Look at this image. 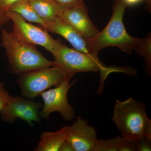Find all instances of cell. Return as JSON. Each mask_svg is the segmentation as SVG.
<instances>
[{"instance_id":"obj_18","label":"cell","mask_w":151,"mask_h":151,"mask_svg":"<svg viewBox=\"0 0 151 151\" xmlns=\"http://www.w3.org/2000/svg\"><path fill=\"white\" fill-rule=\"evenodd\" d=\"M11 95L4 88V84L0 82V112L7 104Z\"/></svg>"},{"instance_id":"obj_3","label":"cell","mask_w":151,"mask_h":151,"mask_svg":"<svg viewBox=\"0 0 151 151\" xmlns=\"http://www.w3.org/2000/svg\"><path fill=\"white\" fill-rule=\"evenodd\" d=\"M1 46L5 50L11 72L20 75L42 68L54 65L53 61L47 59L35 45L18 37L13 32L3 29Z\"/></svg>"},{"instance_id":"obj_10","label":"cell","mask_w":151,"mask_h":151,"mask_svg":"<svg viewBox=\"0 0 151 151\" xmlns=\"http://www.w3.org/2000/svg\"><path fill=\"white\" fill-rule=\"evenodd\" d=\"M67 140L74 151H92L98 139L95 128L86 119L78 117L72 125L68 126Z\"/></svg>"},{"instance_id":"obj_1","label":"cell","mask_w":151,"mask_h":151,"mask_svg":"<svg viewBox=\"0 0 151 151\" xmlns=\"http://www.w3.org/2000/svg\"><path fill=\"white\" fill-rule=\"evenodd\" d=\"M53 56L54 65L64 71L69 81L77 73L100 72V84L97 91L99 94L103 92L105 80L111 73L122 72L133 76L136 73V70L130 67H108L99 58L70 48L62 43Z\"/></svg>"},{"instance_id":"obj_4","label":"cell","mask_w":151,"mask_h":151,"mask_svg":"<svg viewBox=\"0 0 151 151\" xmlns=\"http://www.w3.org/2000/svg\"><path fill=\"white\" fill-rule=\"evenodd\" d=\"M112 120L125 139L142 137L151 139V119L147 115L145 105L133 97L116 100Z\"/></svg>"},{"instance_id":"obj_13","label":"cell","mask_w":151,"mask_h":151,"mask_svg":"<svg viewBox=\"0 0 151 151\" xmlns=\"http://www.w3.org/2000/svg\"><path fill=\"white\" fill-rule=\"evenodd\" d=\"M31 4L41 18L46 22L58 17L59 5L53 0H29Z\"/></svg>"},{"instance_id":"obj_8","label":"cell","mask_w":151,"mask_h":151,"mask_svg":"<svg viewBox=\"0 0 151 151\" xmlns=\"http://www.w3.org/2000/svg\"><path fill=\"white\" fill-rule=\"evenodd\" d=\"M42 105L40 102L11 95L7 104L0 114L3 120L7 123H12L19 119L32 126L33 122H40L39 110Z\"/></svg>"},{"instance_id":"obj_22","label":"cell","mask_w":151,"mask_h":151,"mask_svg":"<svg viewBox=\"0 0 151 151\" xmlns=\"http://www.w3.org/2000/svg\"><path fill=\"white\" fill-rule=\"evenodd\" d=\"M10 20L9 18L6 13H3L0 11V29Z\"/></svg>"},{"instance_id":"obj_15","label":"cell","mask_w":151,"mask_h":151,"mask_svg":"<svg viewBox=\"0 0 151 151\" xmlns=\"http://www.w3.org/2000/svg\"><path fill=\"white\" fill-rule=\"evenodd\" d=\"M137 54L144 58L145 70L147 74L151 73V37L149 35L147 37L140 39L135 50Z\"/></svg>"},{"instance_id":"obj_12","label":"cell","mask_w":151,"mask_h":151,"mask_svg":"<svg viewBox=\"0 0 151 151\" xmlns=\"http://www.w3.org/2000/svg\"><path fill=\"white\" fill-rule=\"evenodd\" d=\"M68 126L55 132H44L41 135L40 140L35 149V151H60L67 139Z\"/></svg>"},{"instance_id":"obj_2","label":"cell","mask_w":151,"mask_h":151,"mask_svg":"<svg viewBox=\"0 0 151 151\" xmlns=\"http://www.w3.org/2000/svg\"><path fill=\"white\" fill-rule=\"evenodd\" d=\"M127 7L123 0H115L109 22L102 31L88 41L89 54L98 57L99 51L110 46L116 47L129 54L135 50L140 39L130 35L124 26L123 16Z\"/></svg>"},{"instance_id":"obj_20","label":"cell","mask_w":151,"mask_h":151,"mask_svg":"<svg viewBox=\"0 0 151 151\" xmlns=\"http://www.w3.org/2000/svg\"><path fill=\"white\" fill-rule=\"evenodd\" d=\"M118 151H137L135 140L125 139Z\"/></svg>"},{"instance_id":"obj_7","label":"cell","mask_w":151,"mask_h":151,"mask_svg":"<svg viewBox=\"0 0 151 151\" xmlns=\"http://www.w3.org/2000/svg\"><path fill=\"white\" fill-rule=\"evenodd\" d=\"M76 80L71 83L65 81L54 88L49 89L40 94L43 101L42 109L40 113V118L47 119L53 112L59 113L64 120L70 121L75 119V112L69 104L67 95Z\"/></svg>"},{"instance_id":"obj_21","label":"cell","mask_w":151,"mask_h":151,"mask_svg":"<svg viewBox=\"0 0 151 151\" xmlns=\"http://www.w3.org/2000/svg\"><path fill=\"white\" fill-rule=\"evenodd\" d=\"M21 0H0V11L6 13L9 10L11 7Z\"/></svg>"},{"instance_id":"obj_25","label":"cell","mask_w":151,"mask_h":151,"mask_svg":"<svg viewBox=\"0 0 151 151\" xmlns=\"http://www.w3.org/2000/svg\"><path fill=\"white\" fill-rule=\"evenodd\" d=\"M149 1H150V0H149Z\"/></svg>"},{"instance_id":"obj_16","label":"cell","mask_w":151,"mask_h":151,"mask_svg":"<svg viewBox=\"0 0 151 151\" xmlns=\"http://www.w3.org/2000/svg\"><path fill=\"white\" fill-rule=\"evenodd\" d=\"M125 139L118 136L108 139L98 140L92 151H118Z\"/></svg>"},{"instance_id":"obj_19","label":"cell","mask_w":151,"mask_h":151,"mask_svg":"<svg viewBox=\"0 0 151 151\" xmlns=\"http://www.w3.org/2000/svg\"><path fill=\"white\" fill-rule=\"evenodd\" d=\"M64 8H71L84 5L83 0H53Z\"/></svg>"},{"instance_id":"obj_23","label":"cell","mask_w":151,"mask_h":151,"mask_svg":"<svg viewBox=\"0 0 151 151\" xmlns=\"http://www.w3.org/2000/svg\"><path fill=\"white\" fill-rule=\"evenodd\" d=\"M60 151H74V150L73 146L66 139V140L63 144Z\"/></svg>"},{"instance_id":"obj_24","label":"cell","mask_w":151,"mask_h":151,"mask_svg":"<svg viewBox=\"0 0 151 151\" xmlns=\"http://www.w3.org/2000/svg\"><path fill=\"white\" fill-rule=\"evenodd\" d=\"M144 0H123L124 2L126 4L127 6H134L135 5L137 4L142 2ZM148 2V6H150V1L149 0H147Z\"/></svg>"},{"instance_id":"obj_9","label":"cell","mask_w":151,"mask_h":151,"mask_svg":"<svg viewBox=\"0 0 151 151\" xmlns=\"http://www.w3.org/2000/svg\"><path fill=\"white\" fill-rule=\"evenodd\" d=\"M58 15L87 41L94 38L99 32L89 18L85 5L67 8L60 6Z\"/></svg>"},{"instance_id":"obj_6","label":"cell","mask_w":151,"mask_h":151,"mask_svg":"<svg viewBox=\"0 0 151 151\" xmlns=\"http://www.w3.org/2000/svg\"><path fill=\"white\" fill-rule=\"evenodd\" d=\"M6 13L12 21L13 32L18 37L33 45L42 47L52 55L55 54L61 42L53 39L47 30L29 23L17 14L9 11Z\"/></svg>"},{"instance_id":"obj_17","label":"cell","mask_w":151,"mask_h":151,"mask_svg":"<svg viewBox=\"0 0 151 151\" xmlns=\"http://www.w3.org/2000/svg\"><path fill=\"white\" fill-rule=\"evenodd\" d=\"M137 151H151V139L147 137H142L135 140Z\"/></svg>"},{"instance_id":"obj_11","label":"cell","mask_w":151,"mask_h":151,"mask_svg":"<svg viewBox=\"0 0 151 151\" xmlns=\"http://www.w3.org/2000/svg\"><path fill=\"white\" fill-rule=\"evenodd\" d=\"M46 30L61 36L72 45L74 49L89 54L88 41L59 17L47 23Z\"/></svg>"},{"instance_id":"obj_5","label":"cell","mask_w":151,"mask_h":151,"mask_svg":"<svg viewBox=\"0 0 151 151\" xmlns=\"http://www.w3.org/2000/svg\"><path fill=\"white\" fill-rule=\"evenodd\" d=\"M17 83L23 97L30 99L40 95L52 86L68 80L64 71L55 65L42 68L19 75Z\"/></svg>"},{"instance_id":"obj_14","label":"cell","mask_w":151,"mask_h":151,"mask_svg":"<svg viewBox=\"0 0 151 151\" xmlns=\"http://www.w3.org/2000/svg\"><path fill=\"white\" fill-rule=\"evenodd\" d=\"M9 11L17 14L27 21L40 25L46 29L47 23L39 16L31 4L29 0L19 1L12 6Z\"/></svg>"}]
</instances>
